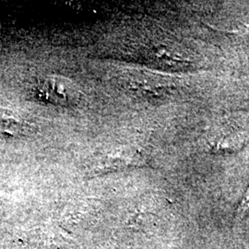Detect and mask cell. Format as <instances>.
Instances as JSON below:
<instances>
[{"mask_svg": "<svg viewBox=\"0 0 249 249\" xmlns=\"http://www.w3.org/2000/svg\"><path fill=\"white\" fill-rule=\"evenodd\" d=\"M123 80L128 90L145 98H166L177 88L171 79L151 72H126Z\"/></svg>", "mask_w": 249, "mask_h": 249, "instance_id": "6da1fadb", "label": "cell"}, {"mask_svg": "<svg viewBox=\"0 0 249 249\" xmlns=\"http://www.w3.org/2000/svg\"><path fill=\"white\" fill-rule=\"evenodd\" d=\"M37 95L47 104L69 107L80 99V91L71 80L58 75H48L42 78L36 86Z\"/></svg>", "mask_w": 249, "mask_h": 249, "instance_id": "7a4b0ae2", "label": "cell"}, {"mask_svg": "<svg viewBox=\"0 0 249 249\" xmlns=\"http://www.w3.org/2000/svg\"><path fill=\"white\" fill-rule=\"evenodd\" d=\"M21 129V122L5 112L0 113V131L3 133H18Z\"/></svg>", "mask_w": 249, "mask_h": 249, "instance_id": "3957f363", "label": "cell"}, {"mask_svg": "<svg viewBox=\"0 0 249 249\" xmlns=\"http://www.w3.org/2000/svg\"><path fill=\"white\" fill-rule=\"evenodd\" d=\"M249 208V189L247 192V194L245 195V197L241 203V210L243 209V211L245 212L247 209Z\"/></svg>", "mask_w": 249, "mask_h": 249, "instance_id": "277c9868", "label": "cell"}, {"mask_svg": "<svg viewBox=\"0 0 249 249\" xmlns=\"http://www.w3.org/2000/svg\"><path fill=\"white\" fill-rule=\"evenodd\" d=\"M243 36H244L245 40H247V41H248V43L249 44V26L247 27V28L244 30V32H243Z\"/></svg>", "mask_w": 249, "mask_h": 249, "instance_id": "5b68a950", "label": "cell"}]
</instances>
